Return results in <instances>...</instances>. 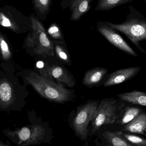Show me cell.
I'll list each match as a JSON object with an SVG mask.
<instances>
[{
  "label": "cell",
  "mask_w": 146,
  "mask_h": 146,
  "mask_svg": "<svg viewBox=\"0 0 146 146\" xmlns=\"http://www.w3.org/2000/svg\"><path fill=\"white\" fill-rule=\"evenodd\" d=\"M129 13L126 19L121 24L107 21V24L117 31L124 34L141 53L145 54L140 42L146 40V19L144 15L132 6L128 7Z\"/></svg>",
  "instance_id": "cell-1"
},
{
  "label": "cell",
  "mask_w": 146,
  "mask_h": 146,
  "mask_svg": "<svg viewBox=\"0 0 146 146\" xmlns=\"http://www.w3.org/2000/svg\"><path fill=\"white\" fill-rule=\"evenodd\" d=\"M26 80L40 95L49 101L62 104L71 99L72 93L62 84L33 72L27 76Z\"/></svg>",
  "instance_id": "cell-2"
},
{
  "label": "cell",
  "mask_w": 146,
  "mask_h": 146,
  "mask_svg": "<svg viewBox=\"0 0 146 146\" xmlns=\"http://www.w3.org/2000/svg\"><path fill=\"white\" fill-rule=\"evenodd\" d=\"M29 17L31 21L32 31L27 37V43L39 55L54 56V43L50 38L44 26L34 14L32 13Z\"/></svg>",
  "instance_id": "cell-3"
},
{
  "label": "cell",
  "mask_w": 146,
  "mask_h": 146,
  "mask_svg": "<svg viewBox=\"0 0 146 146\" xmlns=\"http://www.w3.org/2000/svg\"><path fill=\"white\" fill-rule=\"evenodd\" d=\"M124 103L120 104L116 99L103 100L98 106L91 122L93 133L103 125L114 123L117 120Z\"/></svg>",
  "instance_id": "cell-4"
},
{
  "label": "cell",
  "mask_w": 146,
  "mask_h": 146,
  "mask_svg": "<svg viewBox=\"0 0 146 146\" xmlns=\"http://www.w3.org/2000/svg\"><path fill=\"white\" fill-rule=\"evenodd\" d=\"M45 130L39 125H30L14 130H5L3 133L19 146H28L39 143L43 139Z\"/></svg>",
  "instance_id": "cell-5"
},
{
  "label": "cell",
  "mask_w": 146,
  "mask_h": 146,
  "mask_svg": "<svg viewBox=\"0 0 146 146\" xmlns=\"http://www.w3.org/2000/svg\"><path fill=\"white\" fill-rule=\"evenodd\" d=\"M0 25L14 31H19L21 28L24 30L32 29L30 17L12 6L0 7Z\"/></svg>",
  "instance_id": "cell-6"
},
{
  "label": "cell",
  "mask_w": 146,
  "mask_h": 146,
  "mask_svg": "<svg viewBox=\"0 0 146 146\" xmlns=\"http://www.w3.org/2000/svg\"><path fill=\"white\" fill-rule=\"evenodd\" d=\"M98 101L87 103L80 108L73 121V127L76 134L85 139L88 135L87 127L98 106Z\"/></svg>",
  "instance_id": "cell-7"
},
{
  "label": "cell",
  "mask_w": 146,
  "mask_h": 146,
  "mask_svg": "<svg viewBox=\"0 0 146 146\" xmlns=\"http://www.w3.org/2000/svg\"><path fill=\"white\" fill-rule=\"evenodd\" d=\"M97 29L101 35L115 47L132 56H138L137 53L117 32L116 31L108 25L107 21H98L97 23Z\"/></svg>",
  "instance_id": "cell-8"
},
{
  "label": "cell",
  "mask_w": 146,
  "mask_h": 146,
  "mask_svg": "<svg viewBox=\"0 0 146 146\" xmlns=\"http://www.w3.org/2000/svg\"><path fill=\"white\" fill-rule=\"evenodd\" d=\"M94 0H62L60 6L63 9H68L71 12L70 20L78 21L92 7Z\"/></svg>",
  "instance_id": "cell-9"
},
{
  "label": "cell",
  "mask_w": 146,
  "mask_h": 146,
  "mask_svg": "<svg viewBox=\"0 0 146 146\" xmlns=\"http://www.w3.org/2000/svg\"><path fill=\"white\" fill-rule=\"evenodd\" d=\"M53 78L59 83L64 84L69 87H73L75 85L73 77L69 75L66 69L60 66L54 65L47 66L45 78L52 80L51 79Z\"/></svg>",
  "instance_id": "cell-10"
},
{
  "label": "cell",
  "mask_w": 146,
  "mask_h": 146,
  "mask_svg": "<svg viewBox=\"0 0 146 146\" xmlns=\"http://www.w3.org/2000/svg\"><path fill=\"white\" fill-rule=\"evenodd\" d=\"M140 67H132L116 71L111 74L105 82V87L117 85L135 76L140 71Z\"/></svg>",
  "instance_id": "cell-11"
},
{
  "label": "cell",
  "mask_w": 146,
  "mask_h": 146,
  "mask_svg": "<svg viewBox=\"0 0 146 146\" xmlns=\"http://www.w3.org/2000/svg\"><path fill=\"white\" fill-rule=\"evenodd\" d=\"M146 130V113L142 112L132 121L125 125L123 131L145 135Z\"/></svg>",
  "instance_id": "cell-12"
},
{
  "label": "cell",
  "mask_w": 146,
  "mask_h": 146,
  "mask_svg": "<svg viewBox=\"0 0 146 146\" xmlns=\"http://www.w3.org/2000/svg\"><path fill=\"white\" fill-rule=\"evenodd\" d=\"M108 70L103 68H95L87 72L82 80L86 86H92L98 83L107 74Z\"/></svg>",
  "instance_id": "cell-13"
},
{
  "label": "cell",
  "mask_w": 146,
  "mask_h": 146,
  "mask_svg": "<svg viewBox=\"0 0 146 146\" xmlns=\"http://www.w3.org/2000/svg\"><path fill=\"white\" fill-rule=\"evenodd\" d=\"M121 100L134 104L146 106V93L139 91L123 93L117 94Z\"/></svg>",
  "instance_id": "cell-14"
},
{
  "label": "cell",
  "mask_w": 146,
  "mask_h": 146,
  "mask_svg": "<svg viewBox=\"0 0 146 146\" xmlns=\"http://www.w3.org/2000/svg\"><path fill=\"white\" fill-rule=\"evenodd\" d=\"M33 8L36 16L40 20L45 21L51 10L53 5L52 0H32Z\"/></svg>",
  "instance_id": "cell-15"
},
{
  "label": "cell",
  "mask_w": 146,
  "mask_h": 146,
  "mask_svg": "<svg viewBox=\"0 0 146 146\" xmlns=\"http://www.w3.org/2000/svg\"><path fill=\"white\" fill-rule=\"evenodd\" d=\"M142 112V110L140 108L131 106L124 107L121 110L117 121L121 125H126Z\"/></svg>",
  "instance_id": "cell-16"
},
{
  "label": "cell",
  "mask_w": 146,
  "mask_h": 146,
  "mask_svg": "<svg viewBox=\"0 0 146 146\" xmlns=\"http://www.w3.org/2000/svg\"><path fill=\"white\" fill-rule=\"evenodd\" d=\"M123 133L122 131H106L104 136L111 146H134L123 136Z\"/></svg>",
  "instance_id": "cell-17"
},
{
  "label": "cell",
  "mask_w": 146,
  "mask_h": 146,
  "mask_svg": "<svg viewBox=\"0 0 146 146\" xmlns=\"http://www.w3.org/2000/svg\"><path fill=\"white\" fill-rule=\"evenodd\" d=\"M135 0H98L94 11L110 10L123 4H127Z\"/></svg>",
  "instance_id": "cell-18"
},
{
  "label": "cell",
  "mask_w": 146,
  "mask_h": 146,
  "mask_svg": "<svg viewBox=\"0 0 146 146\" xmlns=\"http://www.w3.org/2000/svg\"><path fill=\"white\" fill-rule=\"evenodd\" d=\"M48 35L54 40V42H64V38L60 27L56 23H53L47 31Z\"/></svg>",
  "instance_id": "cell-19"
},
{
  "label": "cell",
  "mask_w": 146,
  "mask_h": 146,
  "mask_svg": "<svg viewBox=\"0 0 146 146\" xmlns=\"http://www.w3.org/2000/svg\"><path fill=\"white\" fill-rule=\"evenodd\" d=\"M12 97V89L9 83L3 82L0 84V100L3 103H8Z\"/></svg>",
  "instance_id": "cell-20"
},
{
  "label": "cell",
  "mask_w": 146,
  "mask_h": 146,
  "mask_svg": "<svg viewBox=\"0 0 146 146\" xmlns=\"http://www.w3.org/2000/svg\"><path fill=\"white\" fill-rule=\"evenodd\" d=\"M54 44H54V50L59 59L66 63H70L71 60L66 49L63 46L61 45L60 43L54 42Z\"/></svg>",
  "instance_id": "cell-21"
},
{
  "label": "cell",
  "mask_w": 146,
  "mask_h": 146,
  "mask_svg": "<svg viewBox=\"0 0 146 146\" xmlns=\"http://www.w3.org/2000/svg\"><path fill=\"white\" fill-rule=\"evenodd\" d=\"M123 136L134 146H146V139L128 133H123Z\"/></svg>",
  "instance_id": "cell-22"
},
{
  "label": "cell",
  "mask_w": 146,
  "mask_h": 146,
  "mask_svg": "<svg viewBox=\"0 0 146 146\" xmlns=\"http://www.w3.org/2000/svg\"><path fill=\"white\" fill-rule=\"evenodd\" d=\"M0 48L4 59H8L10 56V52L7 42L0 34Z\"/></svg>",
  "instance_id": "cell-23"
},
{
  "label": "cell",
  "mask_w": 146,
  "mask_h": 146,
  "mask_svg": "<svg viewBox=\"0 0 146 146\" xmlns=\"http://www.w3.org/2000/svg\"><path fill=\"white\" fill-rule=\"evenodd\" d=\"M0 146H14L11 145H9V144H5V143H3V142L0 141Z\"/></svg>",
  "instance_id": "cell-24"
},
{
  "label": "cell",
  "mask_w": 146,
  "mask_h": 146,
  "mask_svg": "<svg viewBox=\"0 0 146 146\" xmlns=\"http://www.w3.org/2000/svg\"><path fill=\"white\" fill-rule=\"evenodd\" d=\"M145 1V4H146V0H144Z\"/></svg>",
  "instance_id": "cell-25"
},
{
  "label": "cell",
  "mask_w": 146,
  "mask_h": 146,
  "mask_svg": "<svg viewBox=\"0 0 146 146\" xmlns=\"http://www.w3.org/2000/svg\"><path fill=\"white\" fill-rule=\"evenodd\" d=\"M145 135H146V134H145Z\"/></svg>",
  "instance_id": "cell-26"
},
{
  "label": "cell",
  "mask_w": 146,
  "mask_h": 146,
  "mask_svg": "<svg viewBox=\"0 0 146 146\" xmlns=\"http://www.w3.org/2000/svg\"><path fill=\"white\" fill-rule=\"evenodd\" d=\"M110 146V145H109V146Z\"/></svg>",
  "instance_id": "cell-27"
}]
</instances>
